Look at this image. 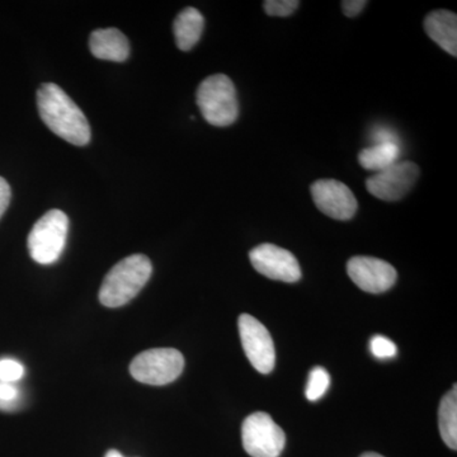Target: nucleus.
<instances>
[{"mask_svg":"<svg viewBox=\"0 0 457 457\" xmlns=\"http://www.w3.org/2000/svg\"><path fill=\"white\" fill-rule=\"evenodd\" d=\"M37 107L42 121L57 137L75 146L89 143L92 132L86 114L59 86L42 84L37 90Z\"/></svg>","mask_w":457,"mask_h":457,"instance_id":"1","label":"nucleus"},{"mask_svg":"<svg viewBox=\"0 0 457 457\" xmlns=\"http://www.w3.org/2000/svg\"><path fill=\"white\" fill-rule=\"evenodd\" d=\"M153 273V264L144 254H132L123 258L107 273L101 290L99 302L107 308H120L139 295Z\"/></svg>","mask_w":457,"mask_h":457,"instance_id":"2","label":"nucleus"},{"mask_svg":"<svg viewBox=\"0 0 457 457\" xmlns=\"http://www.w3.org/2000/svg\"><path fill=\"white\" fill-rule=\"evenodd\" d=\"M196 102L204 119L216 128L233 125L239 116L236 86L225 74L207 77L198 86Z\"/></svg>","mask_w":457,"mask_h":457,"instance_id":"3","label":"nucleus"},{"mask_svg":"<svg viewBox=\"0 0 457 457\" xmlns=\"http://www.w3.org/2000/svg\"><path fill=\"white\" fill-rule=\"evenodd\" d=\"M69 218L62 210H50L33 225L29 236L32 260L40 264L55 263L62 254L68 237Z\"/></svg>","mask_w":457,"mask_h":457,"instance_id":"4","label":"nucleus"},{"mask_svg":"<svg viewBox=\"0 0 457 457\" xmlns=\"http://www.w3.org/2000/svg\"><path fill=\"white\" fill-rule=\"evenodd\" d=\"M185 369V357L174 348L141 352L130 365V374L139 383L163 386L173 383Z\"/></svg>","mask_w":457,"mask_h":457,"instance_id":"5","label":"nucleus"},{"mask_svg":"<svg viewBox=\"0 0 457 457\" xmlns=\"http://www.w3.org/2000/svg\"><path fill=\"white\" fill-rule=\"evenodd\" d=\"M243 446L252 457H278L285 449L286 435L264 411L246 417L242 427Z\"/></svg>","mask_w":457,"mask_h":457,"instance_id":"6","label":"nucleus"},{"mask_svg":"<svg viewBox=\"0 0 457 457\" xmlns=\"http://www.w3.org/2000/svg\"><path fill=\"white\" fill-rule=\"evenodd\" d=\"M240 339L246 359L261 374H270L276 365V350L267 328L249 314H242L237 320Z\"/></svg>","mask_w":457,"mask_h":457,"instance_id":"7","label":"nucleus"},{"mask_svg":"<svg viewBox=\"0 0 457 457\" xmlns=\"http://www.w3.org/2000/svg\"><path fill=\"white\" fill-rule=\"evenodd\" d=\"M420 167L413 162H396L386 170L378 171L366 180V188L378 200L395 203L407 196L417 179Z\"/></svg>","mask_w":457,"mask_h":457,"instance_id":"8","label":"nucleus"},{"mask_svg":"<svg viewBox=\"0 0 457 457\" xmlns=\"http://www.w3.org/2000/svg\"><path fill=\"white\" fill-rule=\"evenodd\" d=\"M252 266L261 275L275 281L293 282L302 278L299 262L291 252L275 245H261L249 253Z\"/></svg>","mask_w":457,"mask_h":457,"instance_id":"9","label":"nucleus"},{"mask_svg":"<svg viewBox=\"0 0 457 457\" xmlns=\"http://www.w3.org/2000/svg\"><path fill=\"white\" fill-rule=\"evenodd\" d=\"M312 196L319 212L335 220H351L359 209L353 192L337 179H319L312 183Z\"/></svg>","mask_w":457,"mask_h":457,"instance_id":"10","label":"nucleus"},{"mask_svg":"<svg viewBox=\"0 0 457 457\" xmlns=\"http://www.w3.org/2000/svg\"><path fill=\"white\" fill-rule=\"evenodd\" d=\"M347 273L361 290L370 294H381L395 285L398 273L392 264L374 257L351 258Z\"/></svg>","mask_w":457,"mask_h":457,"instance_id":"11","label":"nucleus"},{"mask_svg":"<svg viewBox=\"0 0 457 457\" xmlns=\"http://www.w3.org/2000/svg\"><path fill=\"white\" fill-rule=\"evenodd\" d=\"M89 49L97 59L122 62L130 55V42L120 29H96L90 33Z\"/></svg>","mask_w":457,"mask_h":457,"instance_id":"12","label":"nucleus"},{"mask_svg":"<svg viewBox=\"0 0 457 457\" xmlns=\"http://www.w3.org/2000/svg\"><path fill=\"white\" fill-rule=\"evenodd\" d=\"M428 37L450 55H457V16L450 11L431 12L425 20Z\"/></svg>","mask_w":457,"mask_h":457,"instance_id":"13","label":"nucleus"},{"mask_svg":"<svg viewBox=\"0 0 457 457\" xmlns=\"http://www.w3.org/2000/svg\"><path fill=\"white\" fill-rule=\"evenodd\" d=\"M204 29V18L198 9H183L174 21L173 31L179 50L189 51L196 46Z\"/></svg>","mask_w":457,"mask_h":457,"instance_id":"14","label":"nucleus"},{"mask_svg":"<svg viewBox=\"0 0 457 457\" xmlns=\"http://www.w3.org/2000/svg\"><path fill=\"white\" fill-rule=\"evenodd\" d=\"M400 153H402V147L399 144H375L360 153L359 163L363 170L378 173V171L386 170L390 165L399 162Z\"/></svg>","mask_w":457,"mask_h":457,"instance_id":"15","label":"nucleus"},{"mask_svg":"<svg viewBox=\"0 0 457 457\" xmlns=\"http://www.w3.org/2000/svg\"><path fill=\"white\" fill-rule=\"evenodd\" d=\"M438 427L442 440L450 447L457 449V389L453 387L451 392L441 400L438 409Z\"/></svg>","mask_w":457,"mask_h":457,"instance_id":"16","label":"nucleus"},{"mask_svg":"<svg viewBox=\"0 0 457 457\" xmlns=\"http://www.w3.org/2000/svg\"><path fill=\"white\" fill-rule=\"evenodd\" d=\"M330 386V376L326 369L315 368L309 375L308 385H306V398L311 402L323 398Z\"/></svg>","mask_w":457,"mask_h":457,"instance_id":"17","label":"nucleus"},{"mask_svg":"<svg viewBox=\"0 0 457 457\" xmlns=\"http://www.w3.org/2000/svg\"><path fill=\"white\" fill-rule=\"evenodd\" d=\"M300 2L297 0H266L264 11L270 17H288L296 12Z\"/></svg>","mask_w":457,"mask_h":457,"instance_id":"18","label":"nucleus"},{"mask_svg":"<svg viewBox=\"0 0 457 457\" xmlns=\"http://www.w3.org/2000/svg\"><path fill=\"white\" fill-rule=\"evenodd\" d=\"M25 375V368L16 360H0V381L3 383H17Z\"/></svg>","mask_w":457,"mask_h":457,"instance_id":"19","label":"nucleus"},{"mask_svg":"<svg viewBox=\"0 0 457 457\" xmlns=\"http://www.w3.org/2000/svg\"><path fill=\"white\" fill-rule=\"evenodd\" d=\"M370 348L376 359L380 360L393 359L398 351L395 343L384 336H375L370 343Z\"/></svg>","mask_w":457,"mask_h":457,"instance_id":"20","label":"nucleus"},{"mask_svg":"<svg viewBox=\"0 0 457 457\" xmlns=\"http://www.w3.org/2000/svg\"><path fill=\"white\" fill-rule=\"evenodd\" d=\"M20 390L16 384L3 383L0 381V408L12 409L16 404Z\"/></svg>","mask_w":457,"mask_h":457,"instance_id":"21","label":"nucleus"},{"mask_svg":"<svg viewBox=\"0 0 457 457\" xmlns=\"http://www.w3.org/2000/svg\"><path fill=\"white\" fill-rule=\"evenodd\" d=\"M372 137H374L372 140H374L375 144L394 143L399 144L400 145L398 135H396L393 130H390V129H376V130L372 132Z\"/></svg>","mask_w":457,"mask_h":457,"instance_id":"22","label":"nucleus"},{"mask_svg":"<svg viewBox=\"0 0 457 457\" xmlns=\"http://www.w3.org/2000/svg\"><path fill=\"white\" fill-rule=\"evenodd\" d=\"M368 4L366 0H345L342 2L343 13L350 18L359 16Z\"/></svg>","mask_w":457,"mask_h":457,"instance_id":"23","label":"nucleus"},{"mask_svg":"<svg viewBox=\"0 0 457 457\" xmlns=\"http://www.w3.org/2000/svg\"><path fill=\"white\" fill-rule=\"evenodd\" d=\"M12 191L9 187L7 180L0 177V218L3 213L8 209L9 203H11Z\"/></svg>","mask_w":457,"mask_h":457,"instance_id":"24","label":"nucleus"},{"mask_svg":"<svg viewBox=\"0 0 457 457\" xmlns=\"http://www.w3.org/2000/svg\"><path fill=\"white\" fill-rule=\"evenodd\" d=\"M104 457H125V456H122L121 453H119V451L110 450V451H108V453H106V456H104Z\"/></svg>","mask_w":457,"mask_h":457,"instance_id":"25","label":"nucleus"},{"mask_svg":"<svg viewBox=\"0 0 457 457\" xmlns=\"http://www.w3.org/2000/svg\"><path fill=\"white\" fill-rule=\"evenodd\" d=\"M360 457H384V456L380 455V453H363V455H361Z\"/></svg>","mask_w":457,"mask_h":457,"instance_id":"26","label":"nucleus"}]
</instances>
